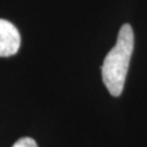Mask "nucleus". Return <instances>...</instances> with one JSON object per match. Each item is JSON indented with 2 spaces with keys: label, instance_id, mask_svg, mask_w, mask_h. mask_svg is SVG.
<instances>
[{
  "label": "nucleus",
  "instance_id": "7ed1b4c3",
  "mask_svg": "<svg viewBox=\"0 0 147 147\" xmlns=\"http://www.w3.org/2000/svg\"><path fill=\"white\" fill-rule=\"evenodd\" d=\"M12 147H38V145L32 137H21L12 145Z\"/></svg>",
  "mask_w": 147,
  "mask_h": 147
},
{
  "label": "nucleus",
  "instance_id": "f257e3e1",
  "mask_svg": "<svg viewBox=\"0 0 147 147\" xmlns=\"http://www.w3.org/2000/svg\"><path fill=\"white\" fill-rule=\"evenodd\" d=\"M134 50V31L125 24L119 31L117 43L105 55L102 65V80L113 97H119L124 90L129 64Z\"/></svg>",
  "mask_w": 147,
  "mask_h": 147
},
{
  "label": "nucleus",
  "instance_id": "f03ea898",
  "mask_svg": "<svg viewBox=\"0 0 147 147\" xmlns=\"http://www.w3.org/2000/svg\"><path fill=\"white\" fill-rule=\"evenodd\" d=\"M21 45L20 32L10 21L0 18V57L15 55Z\"/></svg>",
  "mask_w": 147,
  "mask_h": 147
}]
</instances>
